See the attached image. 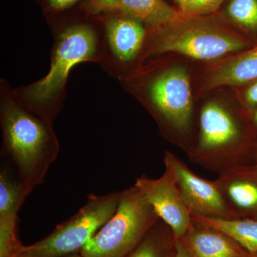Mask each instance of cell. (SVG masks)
<instances>
[{"label": "cell", "instance_id": "6da1fadb", "mask_svg": "<svg viewBox=\"0 0 257 257\" xmlns=\"http://www.w3.org/2000/svg\"><path fill=\"white\" fill-rule=\"evenodd\" d=\"M0 116L3 148L31 193L44 183L60 152L52 124L11 99L2 101Z\"/></svg>", "mask_w": 257, "mask_h": 257}, {"label": "cell", "instance_id": "7a4b0ae2", "mask_svg": "<svg viewBox=\"0 0 257 257\" xmlns=\"http://www.w3.org/2000/svg\"><path fill=\"white\" fill-rule=\"evenodd\" d=\"M98 37L92 27L75 25L57 37L48 74L23 91L21 103L52 124L60 109V98L69 72L79 63L97 57Z\"/></svg>", "mask_w": 257, "mask_h": 257}, {"label": "cell", "instance_id": "3957f363", "mask_svg": "<svg viewBox=\"0 0 257 257\" xmlns=\"http://www.w3.org/2000/svg\"><path fill=\"white\" fill-rule=\"evenodd\" d=\"M243 142L239 123L218 103H207L199 115L197 145L187 151L189 161L219 174L235 167L251 165L255 157Z\"/></svg>", "mask_w": 257, "mask_h": 257}, {"label": "cell", "instance_id": "277c9868", "mask_svg": "<svg viewBox=\"0 0 257 257\" xmlns=\"http://www.w3.org/2000/svg\"><path fill=\"white\" fill-rule=\"evenodd\" d=\"M157 213L133 185L121 191L117 209L96 231L82 251L83 257H126L160 220Z\"/></svg>", "mask_w": 257, "mask_h": 257}, {"label": "cell", "instance_id": "5b68a950", "mask_svg": "<svg viewBox=\"0 0 257 257\" xmlns=\"http://www.w3.org/2000/svg\"><path fill=\"white\" fill-rule=\"evenodd\" d=\"M121 192L89 194L86 204L43 239L22 246L18 254L26 257H65L80 253L101 226L114 214ZM17 254V255H18Z\"/></svg>", "mask_w": 257, "mask_h": 257}, {"label": "cell", "instance_id": "8992f818", "mask_svg": "<svg viewBox=\"0 0 257 257\" xmlns=\"http://www.w3.org/2000/svg\"><path fill=\"white\" fill-rule=\"evenodd\" d=\"M160 37L157 52H176L191 58L211 60L246 47L238 37L202 23L175 25Z\"/></svg>", "mask_w": 257, "mask_h": 257}, {"label": "cell", "instance_id": "52a82bcc", "mask_svg": "<svg viewBox=\"0 0 257 257\" xmlns=\"http://www.w3.org/2000/svg\"><path fill=\"white\" fill-rule=\"evenodd\" d=\"M150 100L157 116L174 133L186 136L192 121V101L187 70L173 67L154 79L150 84Z\"/></svg>", "mask_w": 257, "mask_h": 257}, {"label": "cell", "instance_id": "ba28073f", "mask_svg": "<svg viewBox=\"0 0 257 257\" xmlns=\"http://www.w3.org/2000/svg\"><path fill=\"white\" fill-rule=\"evenodd\" d=\"M164 164L191 212L216 219H234L216 180H207L196 175L170 151L165 152Z\"/></svg>", "mask_w": 257, "mask_h": 257}, {"label": "cell", "instance_id": "9c48e42d", "mask_svg": "<svg viewBox=\"0 0 257 257\" xmlns=\"http://www.w3.org/2000/svg\"><path fill=\"white\" fill-rule=\"evenodd\" d=\"M134 185L143 193L161 220L172 229L176 239H180L190 229L194 224L192 212L168 170L158 178L140 175Z\"/></svg>", "mask_w": 257, "mask_h": 257}, {"label": "cell", "instance_id": "30bf717a", "mask_svg": "<svg viewBox=\"0 0 257 257\" xmlns=\"http://www.w3.org/2000/svg\"><path fill=\"white\" fill-rule=\"evenodd\" d=\"M30 192L9 169L0 170V257H14L23 245L17 237L18 213Z\"/></svg>", "mask_w": 257, "mask_h": 257}, {"label": "cell", "instance_id": "8fae6325", "mask_svg": "<svg viewBox=\"0 0 257 257\" xmlns=\"http://www.w3.org/2000/svg\"><path fill=\"white\" fill-rule=\"evenodd\" d=\"M216 181L234 219H257V170L252 165L224 171Z\"/></svg>", "mask_w": 257, "mask_h": 257}, {"label": "cell", "instance_id": "7c38bea8", "mask_svg": "<svg viewBox=\"0 0 257 257\" xmlns=\"http://www.w3.org/2000/svg\"><path fill=\"white\" fill-rule=\"evenodd\" d=\"M177 239L192 257L249 256V252L224 233L194 222L186 234Z\"/></svg>", "mask_w": 257, "mask_h": 257}, {"label": "cell", "instance_id": "4fadbf2b", "mask_svg": "<svg viewBox=\"0 0 257 257\" xmlns=\"http://www.w3.org/2000/svg\"><path fill=\"white\" fill-rule=\"evenodd\" d=\"M104 25L109 46L116 58L124 62L135 59L146 35L143 23L121 15L108 18Z\"/></svg>", "mask_w": 257, "mask_h": 257}, {"label": "cell", "instance_id": "5bb4252c", "mask_svg": "<svg viewBox=\"0 0 257 257\" xmlns=\"http://www.w3.org/2000/svg\"><path fill=\"white\" fill-rule=\"evenodd\" d=\"M196 224L218 230L234 239L248 252L257 253V219H216L192 213Z\"/></svg>", "mask_w": 257, "mask_h": 257}, {"label": "cell", "instance_id": "9a60e30c", "mask_svg": "<svg viewBox=\"0 0 257 257\" xmlns=\"http://www.w3.org/2000/svg\"><path fill=\"white\" fill-rule=\"evenodd\" d=\"M119 12L155 28L174 24L179 20L178 13L162 0H122Z\"/></svg>", "mask_w": 257, "mask_h": 257}, {"label": "cell", "instance_id": "2e32d148", "mask_svg": "<svg viewBox=\"0 0 257 257\" xmlns=\"http://www.w3.org/2000/svg\"><path fill=\"white\" fill-rule=\"evenodd\" d=\"M257 79V48L230 61L216 70L207 84L208 89L235 86Z\"/></svg>", "mask_w": 257, "mask_h": 257}, {"label": "cell", "instance_id": "e0dca14e", "mask_svg": "<svg viewBox=\"0 0 257 257\" xmlns=\"http://www.w3.org/2000/svg\"><path fill=\"white\" fill-rule=\"evenodd\" d=\"M176 241L173 231L160 219L126 257H174Z\"/></svg>", "mask_w": 257, "mask_h": 257}, {"label": "cell", "instance_id": "ac0fdd59", "mask_svg": "<svg viewBox=\"0 0 257 257\" xmlns=\"http://www.w3.org/2000/svg\"><path fill=\"white\" fill-rule=\"evenodd\" d=\"M228 14L236 23L244 28L257 29V0H231Z\"/></svg>", "mask_w": 257, "mask_h": 257}, {"label": "cell", "instance_id": "d6986e66", "mask_svg": "<svg viewBox=\"0 0 257 257\" xmlns=\"http://www.w3.org/2000/svg\"><path fill=\"white\" fill-rule=\"evenodd\" d=\"M224 0H187L182 12L187 15H199L212 13L219 9Z\"/></svg>", "mask_w": 257, "mask_h": 257}, {"label": "cell", "instance_id": "ffe728a7", "mask_svg": "<svg viewBox=\"0 0 257 257\" xmlns=\"http://www.w3.org/2000/svg\"><path fill=\"white\" fill-rule=\"evenodd\" d=\"M122 0H87L84 10L88 14L98 15L119 12Z\"/></svg>", "mask_w": 257, "mask_h": 257}, {"label": "cell", "instance_id": "44dd1931", "mask_svg": "<svg viewBox=\"0 0 257 257\" xmlns=\"http://www.w3.org/2000/svg\"><path fill=\"white\" fill-rule=\"evenodd\" d=\"M79 0H47V5L54 12H62L72 8Z\"/></svg>", "mask_w": 257, "mask_h": 257}, {"label": "cell", "instance_id": "7402d4cb", "mask_svg": "<svg viewBox=\"0 0 257 257\" xmlns=\"http://www.w3.org/2000/svg\"><path fill=\"white\" fill-rule=\"evenodd\" d=\"M245 99L248 105L257 106V81L248 88L245 94Z\"/></svg>", "mask_w": 257, "mask_h": 257}, {"label": "cell", "instance_id": "603a6c76", "mask_svg": "<svg viewBox=\"0 0 257 257\" xmlns=\"http://www.w3.org/2000/svg\"><path fill=\"white\" fill-rule=\"evenodd\" d=\"M174 257H192V255L188 252L182 242L177 239L176 241V250Z\"/></svg>", "mask_w": 257, "mask_h": 257}, {"label": "cell", "instance_id": "cb8c5ba5", "mask_svg": "<svg viewBox=\"0 0 257 257\" xmlns=\"http://www.w3.org/2000/svg\"><path fill=\"white\" fill-rule=\"evenodd\" d=\"M14 257H26L22 256V255L18 254L16 255V256H15ZM65 257H83L82 255H81V253H77V254H74V255H71V256H65Z\"/></svg>", "mask_w": 257, "mask_h": 257}, {"label": "cell", "instance_id": "d4e9b609", "mask_svg": "<svg viewBox=\"0 0 257 257\" xmlns=\"http://www.w3.org/2000/svg\"><path fill=\"white\" fill-rule=\"evenodd\" d=\"M177 3H179V5H180L181 8L184 6V5L185 4L187 0H177Z\"/></svg>", "mask_w": 257, "mask_h": 257}, {"label": "cell", "instance_id": "484cf974", "mask_svg": "<svg viewBox=\"0 0 257 257\" xmlns=\"http://www.w3.org/2000/svg\"><path fill=\"white\" fill-rule=\"evenodd\" d=\"M253 121H254V124L257 127V110L255 112L254 115H253Z\"/></svg>", "mask_w": 257, "mask_h": 257}, {"label": "cell", "instance_id": "4316f807", "mask_svg": "<svg viewBox=\"0 0 257 257\" xmlns=\"http://www.w3.org/2000/svg\"><path fill=\"white\" fill-rule=\"evenodd\" d=\"M251 165H252L257 170V155L256 157H255V160L253 161V164H251Z\"/></svg>", "mask_w": 257, "mask_h": 257}, {"label": "cell", "instance_id": "83f0119b", "mask_svg": "<svg viewBox=\"0 0 257 257\" xmlns=\"http://www.w3.org/2000/svg\"><path fill=\"white\" fill-rule=\"evenodd\" d=\"M248 257H257V253H249V256Z\"/></svg>", "mask_w": 257, "mask_h": 257}]
</instances>
